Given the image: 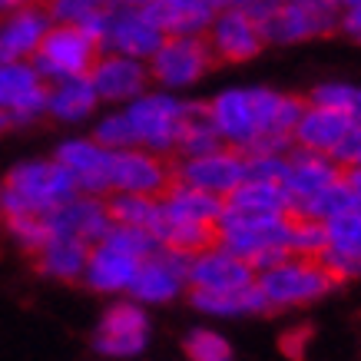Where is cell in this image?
Listing matches in <instances>:
<instances>
[{
  "instance_id": "cell-1",
  "label": "cell",
  "mask_w": 361,
  "mask_h": 361,
  "mask_svg": "<svg viewBox=\"0 0 361 361\" xmlns=\"http://www.w3.org/2000/svg\"><path fill=\"white\" fill-rule=\"evenodd\" d=\"M226 146L242 153H285L305 99L272 87H229L206 103Z\"/></svg>"
},
{
  "instance_id": "cell-2",
  "label": "cell",
  "mask_w": 361,
  "mask_h": 361,
  "mask_svg": "<svg viewBox=\"0 0 361 361\" xmlns=\"http://www.w3.org/2000/svg\"><path fill=\"white\" fill-rule=\"evenodd\" d=\"M288 226L292 212H245L226 206L216 226V242L249 259L255 272L282 262L288 255Z\"/></svg>"
},
{
  "instance_id": "cell-3",
  "label": "cell",
  "mask_w": 361,
  "mask_h": 361,
  "mask_svg": "<svg viewBox=\"0 0 361 361\" xmlns=\"http://www.w3.org/2000/svg\"><path fill=\"white\" fill-rule=\"evenodd\" d=\"M255 285H259L269 312H288V308L315 305L325 295H331L338 279L325 269L318 255L288 252L282 262L255 272Z\"/></svg>"
},
{
  "instance_id": "cell-4",
  "label": "cell",
  "mask_w": 361,
  "mask_h": 361,
  "mask_svg": "<svg viewBox=\"0 0 361 361\" xmlns=\"http://www.w3.org/2000/svg\"><path fill=\"white\" fill-rule=\"evenodd\" d=\"M0 189H4V212L7 216H17V212L47 216L50 209H56L60 202L80 192L73 173L56 156L17 163L7 173V179L0 183Z\"/></svg>"
},
{
  "instance_id": "cell-5",
  "label": "cell",
  "mask_w": 361,
  "mask_h": 361,
  "mask_svg": "<svg viewBox=\"0 0 361 361\" xmlns=\"http://www.w3.org/2000/svg\"><path fill=\"white\" fill-rule=\"evenodd\" d=\"M123 113L133 126V140L136 146H146L153 153L173 156L183 136L192 103L179 99L176 90H142L140 97H133L130 103H123Z\"/></svg>"
},
{
  "instance_id": "cell-6",
  "label": "cell",
  "mask_w": 361,
  "mask_h": 361,
  "mask_svg": "<svg viewBox=\"0 0 361 361\" xmlns=\"http://www.w3.org/2000/svg\"><path fill=\"white\" fill-rule=\"evenodd\" d=\"M146 63H149V77L156 87L189 90L212 70L216 54L209 47L206 33H169Z\"/></svg>"
},
{
  "instance_id": "cell-7",
  "label": "cell",
  "mask_w": 361,
  "mask_h": 361,
  "mask_svg": "<svg viewBox=\"0 0 361 361\" xmlns=\"http://www.w3.org/2000/svg\"><path fill=\"white\" fill-rule=\"evenodd\" d=\"M99 56V44L87 30H80L73 23H54L47 30L40 50L33 54L37 70L47 77V83L63 77H83L90 73L93 60Z\"/></svg>"
},
{
  "instance_id": "cell-8",
  "label": "cell",
  "mask_w": 361,
  "mask_h": 361,
  "mask_svg": "<svg viewBox=\"0 0 361 361\" xmlns=\"http://www.w3.org/2000/svg\"><path fill=\"white\" fill-rule=\"evenodd\" d=\"M166 37L169 33L163 27L159 7H110L99 50H116V54L149 60Z\"/></svg>"
},
{
  "instance_id": "cell-9",
  "label": "cell",
  "mask_w": 361,
  "mask_h": 361,
  "mask_svg": "<svg viewBox=\"0 0 361 361\" xmlns=\"http://www.w3.org/2000/svg\"><path fill=\"white\" fill-rule=\"evenodd\" d=\"M47 77L33 60H0V110L11 126H27L47 116Z\"/></svg>"
},
{
  "instance_id": "cell-10",
  "label": "cell",
  "mask_w": 361,
  "mask_h": 361,
  "mask_svg": "<svg viewBox=\"0 0 361 361\" xmlns=\"http://www.w3.org/2000/svg\"><path fill=\"white\" fill-rule=\"evenodd\" d=\"M189 288V255L163 245L159 252L146 255L140 272L133 279L126 295L140 305H169Z\"/></svg>"
},
{
  "instance_id": "cell-11",
  "label": "cell",
  "mask_w": 361,
  "mask_h": 361,
  "mask_svg": "<svg viewBox=\"0 0 361 361\" xmlns=\"http://www.w3.org/2000/svg\"><path fill=\"white\" fill-rule=\"evenodd\" d=\"M106 179H110V196L113 192L163 196L176 173L163 153H153L146 146H126V149H113Z\"/></svg>"
},
{
  "instance_id": "cell-12",
  "label": "cell",
  "mask_w": 361,
  "mask_h": 361,
  "mask_svg": "<svg viewBox=\"0 0 361 361\" xmlns=\"http://www.w3.org/2000/svg\"><path fill=\"white\" fill-rule=\"evenodd\" d=\"M149 345V318H146V305L133 302H116L103 312L99 329L93 335V351L103 358H140Z\"/></svg>"
},
{
  "instance_id": "cell-13",
  "label": "cell",
  "mask_w": 361,
  "mask_h": 361,
  "mask_svg": "<svg viewBox=\"0 0 361 361\" xmlns=\"http://www.w3.org/2000/svg\"><path fill=\"white\" fill-rule=\"evenodd\" d=\"M341 176H345V166L331 153H318V149H305V146L292 142V149L285 153V173H282V186L288 192L292 212H298L305 202H312L318 192L335 186Z\"/></svg>"
},
{
  "instance_id": "cell-14",
  "label": "cell",
  "mask_w": 361,
  "mask_h": 361,
  "mask_svg": "<svg viewBox=\"0 0 361 361\" xmlns=\"http://www.w3.org/2000/svg\"><path fill=\"white\" fill-rule=\"evenodd\" d=\"M173 173L176 179H183L189 186H199L212 192V196L226 199L249 176V156L235 149V146H219V149L202 156H183L173 166Z\"/></svg>"
},
{
  "instance_id": "cell-15",
  "label": "cell",
  "mask_w": 361,
  "mask_h": 361,
  "mask_svg": "<svg viewBox=\"0 0 361 361\" xmlns=\"http://www.w3.org/2000/svg\"><path fill=\"white\" fill-rule=\"evenodd\" d=\"M90 80H93V90L99 93V99L116 103V106L130 103L142 90L153 87L149 63L140 60V56L116 54V50H99V56L90 66Z\"/></svg>"
},
{
  "instance_id": "cell-16",
  "label": "cell",
  "mask_w": 361,
  "mask_h": 361,
  "mask_svg": "<svg viewBox=\"0 0 361 361\" xmlns=\"http://www.w3.org/2000/svg\"><path fill=\"white\" fill-rule=\"evenodd\" d=\"M338 17L341 11H325V7H308V4H298V0H285L269 20H262L265 44L292 47L329 37V33L338 30Z\"/></svg>"
},
{
  "instance_id": "cell-17",
  "label": "cell",
  "mask_w": 361,
  "mask_h": 361,
  "mask_svg": "<svg viewBox=\"0 0 361 361\" xmlns=\"http://www.w3.org/2000/svg\"><path fill=\"white\" fill-rule=\"evenodd\" d=\"M44 219L54 235H73V239H83L90 245H97L116 222L110 212V196H93V192L70 196L66 202L50 209Z\"/></svg>"
},
{
  "instance_id": "cell-18",
  "label": "cell",
  "mask_w": 361,
  "mask_h": 361,
  "mask_svg": "<svg viewBox=\"0 0 361 361\" xmlns=\"http://www.w3.org/2000/svg\"><path fill=\"white\" fill-rule=\"evenodd\" d=\"M206 40L212 47L216 60H222V63H245V60L262 54L265 33L255 17L242 13L239 7H226V11L212 17Z\"/></svg>"
},
{
  "instance_id": "cell-19",
  "label": "cell",
  "mask_w": 361,
  "mask_h": 361,
  "mask_svg": "<svg viewBox=\"0 0 361 361\" xmlns=\"http://www.w3.org/2000/svg\"><path fill=\"white\" fill-rule=\"evenodd\" d=\"M338 282H355L361 279V209L348 206L345 212H335L325 219V245L318 252Z\"/></svg>"
},
{
  "instance_id": "cell-20",
  "label": "cell",
  "mask_w": 361,
  "mask_h": 361,
  "mask_svg": "<svg viewBox=\"0 0 361 361\" xmlns=\"http://www.w3.org/2000/svg\"><path fill=\"white\" fill-rule=\"evenodd\" d=\"M50 27L54 17L40 0L0 13V60H33Z\"/></svg>"
},
{
  "instance_id": "cell-21",
  "label": "cell",
  "mask_w": 361,
  "mask_h": 361,
  "mask_svg": "<svg viewBox=\"0 0 361 361\" xmlns=\"http://www.w3.org/2000/svg\"><path fill=\"white\" fill-rule=\"evenodd\" d=\"M249 282H255L252 262L226 249V245H219V242L189 255V288L219 292V288H239V285Z\"/></svg>"
},
{
  "instance_id": "cell-22",
  "label": "cell",
  "mask_w": 361,
  "mask_h": 361,
  "mask_svg": "<svg viewBox=\"0 0 361 361\" xmlns=\"http://www.w3.org/2000/svg\"><path fill=\"white\" fill-rule=\"evenodd\" d=\"M54 156L73 173L80 192L110 196V179H106V173H110V156H113L110 146H103V142L93 140V136H73V140L60 142Z\"/></svg>"
},
{
  "instance_id": "cell-23",
  "label": "cell",
  "mask_w": 361,
  "mask_h": 361,
  "mask_svg": "<svg viewBox=\"0 0 361 361\" xmlns=\"http://www.w3.org/2000/svg\"><path fill=\"white\" fill-rule=\"evenodd\" d=\"M140 262L142 259L116 249L110 242H97L90 249L87 269H83L80 282L87 285L90 292H97V295H126L136 272H140Z\"/></svg>"
},
{
  "instance_id": "cell-24",
  "label": "cell",
  "mask_w": 361,
  "mask_h": 361,
  "mask_svg": "<svg viewBox=\"0 0 361 361\" xmlns=\"http://www.w3.org/2000/svg\"><path fill=\"white\" fill-rule=\"evenodd\" d=\"M351 133V116L338 106H322L305 99V110L298 116L295 130H292V142L305 146V149H318V153H338V146L348 140Z\"/></svg>"
},
{
  "instance_id": "cell-25",
  "label": "cell",
  "mask_w": 361,
  "mask_h": 361,
  "mask_svg": "<svg viewBox=\"0 0 361 361\" xmlns=\"http://www.w3.org/2000/svg\"><path fill=\"white\" fill-rule=\"evenodd\" d=\"M226 209V199L212 196L206 189L189 186L183 179H173L163 192V219L169 222H196V226H219V216Z\"/></svg>"
},
{
  "instance_id": "cell-26",
  "label": "cell",
  "mask_w": 361,
  "mask_h": 361,
  "mask_svg": "<svg viewBox=\"0 0 361 361\" xmlns=\"http://www.w3.org/2000/svg\"><path fill=\"white\" fill-rule=\"evenodd\" d=\"M103 103L93 90L90 73L83 77H63L47 87V116L56 123H87Z\"/></svg>"
},
{
  "instance_id": "cell-27",
  "label": "cell",
  "mask_w": 361,
  "mask_h": 361,
  "mask_svg": "<svg viewBox=\"0 0 361 361\" xmlns=\"http://www.w3.org/2000/svg\"><path fill=\"white\" fill-rule=\"evenodd\" d=\"M189 302L196 312L212 318H249V315H269L259 285H239V288H219V292H206V288H189Z\"/></svg>"
},
{
  "instance_id": "cell-28",
  "label": "cell",
  "mask_w": 361,
  "mask_h": 361,
  "mask_svg": "<svg viewBox=\"0 0 361 361\" xmlns=\"http://www.w3.org/2000/svg\"><path fill=\"white\" fill-rule=\"evenodd\" d=\"M90 249H93L90 242L73 239V235H50L44 249L33 255V262H37V272L54 282H80Z\"/></svg>"
},
{
  "instance_id": "cell-29",
  "label": "cell",
  "mask_w": 361,
  "mask_h": 361,
  "mask_svg": "<svg viewBox=\"0 0 361 361\" xmlns=\"http://www.w3.org/2000/svg\"><path fill=\"white\" fill-rule=\"evenodd\" d=\"M229 7V0H159L166 33H206L212 17Z\"/></svg>"
},
{
  "instance_id": "cell-30",
  "label": "cell",
  "mask_w": 361,
  "mask_h": 361,
  "mask_svg": "<svg viewBox=\"0 0 361 361\" xmlns=\"http://www.w3.org/2000/svg\"><path fill=\"white\" fill-rule=\"evenodd\" d=\"M226 206L245 209V212H292L288 192L279 179H255L245 176L239 186L226 196Z\"/></svg>"
},
{
  "instance_id": "cell-31",
  "label": "cell",
  "mask_w": 361,
  "mask_h": 361,
  "mask_svg": "<svg viewBox=\"0 0 361 361\" xmlns=\"http://www.w3.org/2000/svg\"><path fill=\"white\" fill-rule=\"evenodd\" d=\"M54 23H73L80 30H87L99 47H103V33H106V13H110V0H44Z\"/></svg>"
},
{
  "instance_id": "cell-32",
  "label": "cell",
  "mask_w": 361,
  "mask_h": 361,
  "mask_svg": "<svg viewBox=\"0 0 361 361\" xmlns=\"http://www.w3.org/2000/svg\"><path fill=\"white\" fill-rule=\"evenodd\" d=\"M110 212L116 222H130L159 235L163 226V196H136V192H113Z\"/></svg>"
},
{
  "instance_id": "cell-33",
  "label": "cell",
  "mask_w": 361,
  "mask_h": 361,
  "mask_svg": "<svg viewBox=\"0 0 361 361\" xmlns=\"http://www.w3.org/2000/svg\"><path fill=\"white\" fill-rule=\"evenodd\" d=\"M226 146V140L219 136L216 123L209 116L206 103H192V113H189L186 126H183V136H179V146H176V156H202V153H212Z\"/></svg>"
},
{
  "instance_id": "cell-34",
  "label": "cell",
  "mask_w": 361,
  "mask_h": 361,
  "mask_svg": "<svg viewBox=\"0 0 361 361\" xmlns=\"http://www.w3.org/2000/svg\"><path fill=\"white\" fill-rule=\"evenodd\" d=\"M4 232H7V239H11L17 249L30 252V255H37V252L47 245V239L54 235L44 216H33V212L7 216V219H4Z\"/></svg>"
},
{
  "instance_id": "cell-35",
  "label": "cell",
  "mask_w": 361,
  "mask_h": 361,
  "mask_svg": "<svg viewBox=\"0 0 361 361\" xmlns=\"http://www.w3.org/2000/svg\"><path fill=\"white\" fill-rule=\"evenodd\" d=\"M312 103H322V106H338L351 116V126L361 130V87L355 83H345V80H329V83H318L308 93Z\"/></svg>"
},
{
  "instance_id": "cell-36",
  "label": "cell",
  "mask_w": 361,
  "mask_h": 361,
  "mask_svg": "<svg viewBox=\"0 0 361 361\" xmlns=\"http://www.w3.org/2000/svg\"><path fill=\"white\" fill-rule=\"evenodd\" d=\"M99 242H110L116 249L130 252L136 259H146V255H153V252L163 249V239L149 229H140V226H130V222H113L110 232L103 235Z\"/></svg>"
},
{
  "instance_id": "cell-37",
  "label": "cell",
  "mask_w": 361,
  "mask_h": 361,
  "mask_svg": "<svg viewBox=\"0 0 361 361\" xmlns=\"http://www.w3.org/2000/svg\"><path fill=\"white\" fill-rule=\"evenodd\" d=\"M186 358L192 361H229L232 358V345L226 341V335L212 329H192L183 341Z\"/></svg>"
},
{
  "instance_id": "cell-38",
  "label": "cell",
  "mask_w": 361,
  "mask_h": 361,
  "mask_svg": "<svg viewBox=\"0 0 361 361\" xmlns=\"http://www.w3.org/2000/svg\"><path fill=\"white\" fill-rule=\"evenodd\" d=\"M325 245V222L295 216L292 212V226H288V249L298 255H318Z\"/></svg>"
},
{
  "instance_id": "cell-39",
  "label": "cell",
  "mask_w": 361,
  "mask_h": 361,
  "mask_svg": "<svg viewBox=\"0 0 361 361\" xmlns=\"http://www.w3.org/2000/svg\"><path fill=\"white\" fill-rule=\"evenodd\" d=\"M93 140H99L103 146H110V149H126V146H136L133 140V126L126 120V113L120 110H110L106 116H99L93 123Z\"/></svg>"
},
{
  "instance_id": "cell-40",
  "label": "cell",
  "mask_w": 361,
  "mask_h": 361,
  "mask_svg": "<svg viewBox=\"0 0 361 361\" xmlns=\"http://www.w3.org/2000/svg\"><path fill=\"white\" fill-rule=\"evenodd\" d=\"M285 153H249V176H255V179H279L282 183Z\"/></svg>"
},
{
  "instance_id": "cell-41",
  "label": "cell",
  "mask_w": 361,
  "mask_h": 361,
  "mask_svg": "<svg viewBox=\"0 0 361 361\" xmlns=\"http://www.w3.org/2000/svg\"><path fill=\"white\" fill-rule=\"evenodd\" d=\"M285 0H229V7H239L242 13H249V17H255V20L262 23L269 20L279 7H282Z\"/></svg>"
},
{
  "instance_id": "cell-42",
  "label": "cell",
  "mask_w": 361,
  "mask_h": 361,
  "mask_svg": "<svg viewBox=\"0 0 361 361\" xmlns=\"http://www.w3.org/2000/svg\"><path fill=\"white\" fill-rule=\"evenodd\" d=\"M308 341H312V329H308V325H298V329H292L288 335H282V351L288 358H302L308 351Z\"/></svg>"
},
{
  "instance_id": "cell-43",
  "label": "cell",
  "mask_w": 361,
  "mask_h": 361,
  "mask_svg": "<svg viewBox=\"0 0 361 361\" xmlns=\"http://www.w3.org/2000/svg\"><path fill=\"white\" fill-rule=\"evenodd\" d=\"M335 159H338L341 166H361V130H358V126H351L348 140L338 146Z\"/></svg>"
},
{
  "instance_id": "cell-44",
  "label": "cell",
  "mask_w": 361,
  "mask_h": 361,
  "mask_svg": "<svg viewBox=\"0 0 361 361\" xmlns=\"http://www.w3.org/2000/svg\"><path fill=\"white\" fill-rule=\"evenodd\" d=\"M338 30H345L348 37H355V40L361 44V4H348V7H341Z\"/></svg>"
},
{
  "instance_id": "cell-45",
  "label": "cell",
  "mask_w": 361,
  "mask_h": 361,
  "mask_svg": "<svg viewBox=\"0 0 361 361\" xmlns=\"http://www.w3.org/2000/svg\"><path fill=\"white\" fill-rule=\"evenodd\" d=\"M345 183L351 189V199L361 202V166H345Z\"/></svg>"
},
{
  "instance_id": "cell-46",
  "label": "cell",
  "mask_w": 361,
  "mask_h": 361,
  "mask_svg": "<svg viewBox=\"0 0 361 361\" xmlns=\"http://www.w3.org/2000/svg\"><path fill=\"white\" fill-rule=\"evenodd\" d=\"M23 0H0V13H7V11H13V7H20Z\"/></svg>"
},
{
  "instance_id": "cell-47",
  "label": "cell",
  "mask_w": 361,
  "mask_h": 361,
  "mask_svg": "<svg viewBox=\"0 0 361 361\" xmlns=\"http://www.w3.org/2000/svg\"><path fill=\"white\" fill-rule=\"evenodd\" d=\"M4 130H11V116H7V113L0 110V133H4Z\"/></svg>"
},
{
  "instance_id": "cell-48",
  "label": "cell",
  "mask_w": 361,
  "mask_h": 361,
  "mask_svg": "<svg viewBox=\"0 0 361 361\" xmlns=\"http://www.w3.org/2000/svg\"><path fill=\"white\" fill-rule=\"evenodd\" d=\"M4 219H7V212H4V189H0V229H4Z\"/></svg>"
},
{
  "instance_id": "cell-49",
  "label": "cell",
  "mask_w": 361,
  "mask_h": 361,
  "mask_svg": "<svg viewBox=\"0 0 361 361\" xmlns=\"http://www.w3.org/2000/svg\"><path fill=\"white\" fill-rule=\"evenodd\" d=\"M23 4H33V0H23ZM40 4H44V0H40Z\"/></svg>"
}]
</instances>
